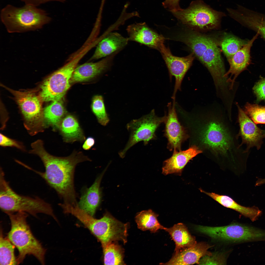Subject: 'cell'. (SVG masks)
Masks as SVG:
<instances>
[{
	"instance_id": "obj_1",
	"label": "cell",
	"mask_w": 265,
	"mask_h": 265,
	"mask_svg": "<svg viewBox=\"0 0 265 265\" xmlns=\"http://www.w3.org/2000/svg\"><path fill=\"white\" fill-rule=\"evenodd\" d=\"M187 128L190 146L222 168L239 170L245 165L248 152L242 149L233 126L222 117H188Z\"/></svg>"
},
{
	"instance_id": "obj_2",
	"label": "cell",
	"mask_w": 265,
	"mask_h": 265,
	"mask_svg": "<svg viewBox=\"0 0 265 265\" xmlns=\"http://www.w3.org/2000/svg\"><path fill=\"white\" fill-rule=\"evenodd\" d=\"M43 141L38 140L31 145L30 153L38 156L45 168L43 172L35 171L63 198L64 203L73 206L78 204L74 177L75 168L79 163L91 161L81 151H74L64 157L53 156L45 149Z\"/></svg>"
},
{
	"instance_id": "obj_3",
	"label": "cell",
	"mask_w": 265,
	"mask_h": 265,
	"mask_svg": "<svg viewBox=\"0 0 265 265\" xmlns=\"http://www.w3.org/2000/svg\"><path fill=\"white\" fill-rule=\"evenodd\" d=\"M7 214L11 225L8 238L18 250L17 264L21 263L27 255H31L44 265L46 250L32 233L26 222L27 213L19 212Z\"/></svg>"
},
{
	"instance_id": "obj_4",
	"label": "cell",
	"mask_w": 265,
	"mask_h": 265,
	"mask_svg": "<svg viewBox=\"0 0 265 265\" xmlns=\"http://www.w3.org/2000/svg\"><path fill=\"white\" fill-rule=\"evenodd\" d=\"M0 207L6 214L23 212L36 217L38 214L42 213L57 220L50 204L39 197L23 195L15 192L6 180L2 169L0 173Z\"/></svg>"
},
{
	"instance_id": "obj_5",
	"label": "cell",
	"mask_w": 265,
	"mask_h": 265,
	"mask_svg": "<svg viewBox=\"0 0 265 265\" xmlns=\"http://www.w3.org/2000/svg\"><path fill=\"white\" fill-rule=\"evenodd\" d=\"M0 18L10 33H22L40 29L51 20L45 10L26 4L20 7L7 5L1 11Z\"/></svg>"
},
{
	"instance_id": "obj_6",
	"label": "cell",
	"mask_w": 265,
	"mask_h": 265,
	"mask_svg": "<svg viewBox=\"0 0 265 265\" xmlns=\"http://www.w3.org/2000/svg\"><path fill=\"white\" fill-rule=\"evenodd\" d=\"M195 229L212 238L236 243L260 241L263 236L261 228L239 223L218 227L198 225Z\"/></svg>"
},
{
	"instance_id": "obj_7",
	"label": "cell",
	"mask_w": 265,
	"mask_h": 265,
	"mask_svg": "<svg viewBox=\"0 0 265 265\" xmlns=\"http://www.w3.org/2000/svg\"><path fill=\"white\" fill-rule=\"evenodd\" d=\"M183 24L201 29L214 28L224 14L212 9L201 0L192 1L187 8L172 13Z\"/></svg>"
},
{
	"instance_id": "obj_8",
	"label": "cell",
	"mask_w": 265,
	"mask_h": 265,
	"mask_svg": "<svg viewBox=\"0 0 265 265\" xmlns=\"http://www.w3.org/2000/svg\"><path fill=\"white\" fill-rule=\"evenodd\" d=\"M13 94L25 120L24 126L32 134L41 132L45 126L42 101L40 94L32 91H16L7 88Z\"/></svg>"
},
{
	"instance_id": "obj_9",
	"label": "cell",
	"mask_w": 265,
	"mask_h": 265,
	"mask_svg": "<svg viewBox=\"0 0 265 265\" xmlns=\"http://www.w3.org/2000/svg\"><path fill=\"white\" fill-rule=\"evenodd\" d=\"M166 117V114L158 116L153 109L149 114L128 123L126 128L130 132L129 138L124 149L119 152L120 157L124 158L127 151L137 143L143 141L146 145L150 141L155 139L156 131L160 124L164 122Z\"/></svg>"
},
{
	"instance_id": "obj_10",
	"label": "cell",
	"mask_w": 265,
	"mask_h": 265,
	"mask_svg": "<svg viewBox=\"0 0 265 265\" xmlns=\"http://www.w3.org/2000/svg\"><path fill=\"white\" fill-rule=\"evenodd\" d=\"M83 54L70 61L49 76L40 86V95L43 101L61 100L70 87V80Z\"/></svg>"
},
{
	"instance_id": "obj_11",
	"label": "cell",
	"mask_w": 265,
	"mask_h": 265,
	"mask_svg": "<svg viewBox=\"0 0 265 265\" xmlns=\"http://www.w3.org/2000/svg\"><path fill=\"white\" fill-rule=\"evenodd\" d=\"M168 113L165 123L164 135L168 140L167 147L170 151L181 150L182 144L189 138L187 131L178 119L175 100L167 105Z\"/></svg>"
},
{
	"instance_id": "obj_12",
	"label": "cell",
	"mask_w": 265,
	"mask_h": 265,
	"mask_svg": "<svg viewBox=\"0 0 265 265\" xmlns=\"http://www.w3.org/2000/svg\"><path fill=\"white\" fill-rule=\"evenodd\" d=\"M160 52L168 69L170 77L175 78L174 88L172 98L175 100L176 93L181 90V83L186 73L192 65L194 59L192 53L184 57H179L173 55L169 49L163 44L160 48Z\"/></svg>"
},
{
	"instance_id": "obj_13",
	"label": "cell",
	"mask_w": 265,
	"mask_h": 265,
	"mask_svg": "<svg viewBox=\"0 0 265 265\" xmlns=\"http://www.w3.org/2000/svg\"><path fill=\"white\" fill-rule=\"evenodd\" d=\"M128 225L119 221L108 213L99 219V225L94 235L102 245L117 241H127Z\"/></svg>"
},
{
	"instance_id": "obj_14",
	"label": "cell",
	"mask_w": 265,
	"mask_h": 265,
	"mask_svg": "<svg viewBox=\"0 0 265 265\" xmlns=\"http://www.w3.org/2000/svg\"><path fill=\"white\" fill-rule=\"evenodd\" d=\"M237 106L239 128L238 135L241 138V145L246 144L247 147L245 150L248 152L251 148L253 147L259 149L261 147L263 139L264 138L262 130L256 126L238 104Z\"/></svg>"
},
{
	"instance_id": "obj_15",
	"label": "cell",
	"mask_w": 265,
	"mask_h": 265,
	"mask_svg": "<svg viewBox=\"0 0 265 265\" xmlns=\"http://www.w3.org/2000/svg\"><path fill=\"white\" fill-rule=\"evenodd\" d=\"M200 61L207 67L216 85H220L225 74L220 49L215 42L209 38L207 48Z\"/></svg>"
},
{
	"instance_id": "obj_16",
	"label": "cell",
	"mask_w": 265,
	"mask_h": 265,
	"mask_svg": "<svg viewBox=\"0 0 265 265\" xmlns=\"http://www.w3.org/2000/svg\"><path fill=\"white\" fill-rule=\"evenodd\" d=\"M126 30L129 41H136L158 50L164 44L165 38L153 31L145 23L130 25Z\"/></svg>"
},
{
	"instance_id": "obj_17",
	"label": "cell",
	"mask_w": 265,
	"mask_h": 265,
	"mask_svg": "<svg viewBox=\"0 0 265 265\" xmlns=\"http://www.w3.org/2000/svg\"><path fill=\"white\" fill-rule=\"evenodd\" d=\"M259 35L258 33L243 47L237 52L228 60L230 65L228 71L225 73L224 77L226 79L230 75L226 82L230 83V88L232 89L235 81L238 75L247 68L251 62L250 50L254 41Z\"/></svg>"
},
{
	"instance_id": "obj_18",
	"label": "cell",
	"mask_w": 265,
	"mask_h": 265,
	"mask_svg": "<svg viewBox=\"0 0 265 265\" xmlns=\"http://www.w3.org/2000/svg\"><path fill=\"white\" fill-rule=\"evenodd\" d=\"M118 53H115L97 62L85 63L76 67L70 83L88 81L100 75L109 68L114 57Z\"/></svg>"
},
{
	"instance_id": "obj_19",
	"label": "cell",
	"mask_w": 265,
	"mask_h": 265,
	"mask_svg": "<svg viewBox=\"0 0 265 265\" xmlns=\"http://www.w3.org/2000/svg\"><path fill=\"white\" fill-rule=\"evenodd\" d=\"M211 246L204 242L197 243L194 245L174 253L170 259L162 265H189L199 263L200 259L212 253L208 250Z\"/></svg>"
},
{
	"instance_id": "obj_20",
	"label": "cell",
	"mask_w": 265,
	"mask_h": 265,
	"mask_svg": "<svg viewBox=\"0 0 265 265\" xmlns=\"http://www.w3.org/2000/svg\"><path fill=\"white\" fill-rule=\"evenodd\" d=\"M201 151L195 146H192L183 151H173L172 156L163 162L162 173L164 175L175 173L181 175L183 168L188 163Z\"/></svg>"
},
{
	"instance_id": "obj_21",
	"label": "cell",
	"mask_w": 265,
	"mask_h": 265,
	"mask_svg": "<svg viewBox=\"0 0 265 265\" xmlns=\"http://www.w3.org/2000/svg\"><path fill=\"white\" fill-rule=\"evenodd\" d=\"M230 16L244 26L258 33L265 40V15L239 6L233 10Z\"/></svg>"
},
{
	"instance_id": "obj_22",
	"label": "cell",
	"mask_w": 265,
	"mask_h": 265,
	"mask_svg": "<svg viewBox=\"0 0 265 265\" xmlns=\"http://www.w3.org/2000/svg\"><path fill=\"white\" fill-rule=\"evenodd\" d=\"M129 41L128 38L118 33H110L98 43L91 59L106 57L118 52L127 45Z\"/></svg>"
},
{
	"instance_id": "obj_23",
	"label": "cell",
	"mask_w": 265,
	"mask_h": 265,
	"mask_svg": "<svg viewBox=\"0 0 265 265\" xmlns=\"http://www.w3.org/2000/svg\"><path fill=\"white\" fill-rule=\"evenodd\" d=\"M201 192L211 197L221 205L239 212L253 222L256 221L262 214V212L257 207H247L237 203L231 198L200 189Z\"/></svg>"
},
{
	"instance_id": "obj_24",
	"label": "cell",
	"mask_w": 265,
	"mask_h": 265,
	"mask_svg": "<svg viewBox=\"0 0 265 265\" xmlns=\"http://www.w3.org/2000/svg\"><path fill=\"white\" fill-rule=\"evenodd\" d=\"M105 171L97 177L92 185L87 189L78 203V205L80 209L92 216L101 202L100 186Z\"/></svg>"
},
{
	"instance_id": "obj_25",
	"label": "cell",
	"mask_w": 265,
	"mask_h": 265,
	"mask_svg": "<svg viewBox=\"0 0 265 265\" xmlns=\"http://www.w3.org/2000/svg\"><path fill=\"white\" fill-rule=\"evenodd\" d=\"M63 141L72 143L76 141L82 142L86 139L83 130L77 119L69 115L65 116L58 128Z\"/></svg>"
},
{
	"instance_id": "obj_26",
	"label": "cell",
	"mask_w": 265,
	"mask_h": 265,
	"mask_svg": "<svg viewBox=\"0 0 265 265\" xmlns=\"http://www.w3.org/2000/svg\"><path fill=\"white\" fill-rule=\"evenodd\" d=\"M168 233L175 243L174 253L191 247L197 243L195 237L191 235L186 227L179 223L164 230Z\"/></svg>"
},
{
	"instance_id": "obj_27",
	"label": "cell",
	"mask_w": 265,
	"mask_h": 265,
	"mask_svg": "<svg viewBox=\"0 0 265 265\" xmlns=\"http://www.w3.org/2000/svg\"><path fill=\"white\" fill-rule=\"evenodd\" d=\"M61 100L53 101L43 111L45 126H51L55 131L57 130L58 127L65 116L66 112Z\"/></svg>"
},
{
	"instance_id": "obj_28",
	"label": "cell",
	"mask_w": 265,
	"mask_h": 265,
	"mask_svg": "<svg viewBox=\"0 0 265 265\" xmlns=\"http://www.w3.org/2000/svg\"><path fill=\"white\" fill-rule=\"evenodd\" d=\"M182 38L183 41L200 61L207 48L210 38L192 31L184 34Z\"/></svg>"
},
{
	"instance_id": "obj_29",
	"label": "cell",
	"mask_w": 265,
	"mask_h": 265,
	"mask_svg": "<svg viewBox=\"0 0 265 265\" xmlns=\"http://www.w3.org/2000/svg\"><path fill=\"white\" fill-rule=\"evenodd\" d=\"M158 216L151 209L138 213L135 218L138 228L143 231L149 230L152 233H155L159 229L164 230L166 227L158 221Z\"/></svg>"
},
{
	"instance_id": "obj_30",
	"label": "cell",
	"mask_w": 265,
	"mask_h": 265,
	"mask_svg": "<svg viewBox=\"0 0 265 265\" xmlns=\"http://www.w3.org/2000/svg\"><path fill=\"white\" fill-rule=\"evenodd\" d=\"M105 265H123L124 251L118 244L112 242L102 245Z\"/></svg>"
},
{
	"instance_id": "obj_31",
	"label": "cell",
	"mask_w": 265,
	"mask_h": 265,
	"mask_svg": "<svg viewBox=\"0 0 265 265\" xmlns=\"http://www.w3.org/2000/svg\"><path fill=\"white\" fill-rule=\"evenodd\" d=\"M15 246L8 238H4L1 228L0 236V265H17L14 254Z\"/></svg>"
},
{
	"instance_id": "obj_32",
	"label": "cell",
	"mask_w": 265,
	"mask_h": 265,
	"mask_svg": "<svg viewBox=\"0 0 265 265\" xmlns=\"http://www.w3.org/2000/svg\"><path fill=\"white\" fill-rule=\"evenodd\" d=\"M249 41L227 35L223 39L221 46L223 52L228 60L247 43Z\"/></svg>"
},
{
	"instance_id": "obj_33",
	"label": "cell",
	"mask_w": 265,
	"mask_h": 265,
	"mask_svg": "<svg viewBox=\"0 0 265 265\" xmlns=\"http://www.w3.org/2000/svg\"><path fill=\"white\" fill-rule=\"evenodd\" d=\"M92 108L98 122L102 126L106 125L110 120L106 111L102 96L97 95L93 97L92 99Z\"/></svg>"
},
{
	"instance_id": "obj_34",
	"label": "cell",
	"mask_w": 265,
	"mask_h": 265,
	"mask_svg": "<svg viewBox=\"0 0 265 265\" xmlns=\"http://www.w3.org/2000/svg\"><path fill=\"white\" fill-rule=\"evenodd\" d=\"M244 112L256 124H265V106L247 103Z\"/></svg>"
},
{
	"instance_id": "obj_35",
	"label": "cell",
	"mask_w": 265,
	"mask_h": 265,
	"mask_svg": "<svg viewBox=\"0 0 265 265\" xmlns=\"http://www.w3.org/2000/svg\"><path fill=\"white\" fill-rule=\"evenodd\" d=\"M200 260L199 264L222 265L225 263L222 255L219 253H212L210 255L205 256Z\"/></svg>"
},
{
	"instance_id": "obj_36",
	"label": "cell",
	"mask_w": 265,
	"mask_h": 265,
	"mask_svg": "<svg viewBox=\"0 0 265 265\" xmlns=\"http://www.w3.org/2000/svg\"><path fill=\"white\" fill-rule=\"evenodd\" d=\"M252 89L256 97L257 102L265 100V77L261 78L256 83Z\"/></svg>"
},
{
	"instance_id": "obj_37",
	"label": "cell",
	"mask_w": 265,
	"mask_h": 265,
	"mask_svg": "<svg viewBox=\"0 0 265 265\" xmlns=\"http://www.w3.org/2000/svg\"><path fill=\"white\" fill-rule=\"evenodd\" d=\"M0 145L3 146L14 147L22 150L24 149V146L21 143L9 138L1 133Z\"/></svg>"
},
{
	"instance_id": "obj_38",
	"label": "cell",
	"mask_w": 265,
	"mask_h": 265,
	"mask_svg": "<svg viewBox=\"0 0 265 265\" xmlns=\"http://www.w3.org/2000/svg\"><path fill=\"white\" fill-rule=\"evenodd\" d=\"M180 0H165L162 3L163 6L172 13L182 10L179 5Z\"/></svg>"
},
{
	"instance_id": "obj_39",
	"label": "cell",
	"mask_w": 265,
	"mask_h": 265,
	"mask_svg": "<svg viewBox=\"0 0 265 265\" xmlns=\"http://www.w3.org/2000/svg\"><path fill=\"white\" fill-rule=\"evenodd\" d=\"M24 2L26 5H29L37 7L40 5L49 1H56L64 2L65 0H20Z\"/></svg>"
},
{
	"instance_id": "obj_40",
	"label": "cell",
	"mask_w": 265,
	"mask_h": 265,
	"mask_svg": "<svg viewBox=\"0 0 265 265\" xmlns=\"http://www.w3.org/2000/svg\"><path fill=\"white\" fill-rule=\"evenodd\" d=\"M84 141L82 147L85 150L90 149L94 145L95 142L94 138L92 137H88Z\"/></svg>"
},
{
	"instance_id": "obj_41",
	"label": "cell",
	"mask_w": 265,
	"mask_h": 265,
	"mask_svg": "<svg viewBox=\"0 0 265 265\" xmlns=\"http://www.w3.org/2000/svg\"><path fill=\"white\" fill-rule=\"evenodd\" d=\"M265 184V178H259L256 181V186H259Z\"/></svg>"
},
{
	"instance_id": "obj_42",
	"label": "cell",
	"mask_w": 265,
	"mask_h": 265,
	"mask_svg": "<svg viewBox=\"0 0 265 265\" xmlns=\"http://www.w3.org/2000/svg\"><path fill=\"white\" fill-rule=\"evenodd\" d=\"M262 132L264 137H265V130H262Z\"/></svg>"
}]
</instances>
